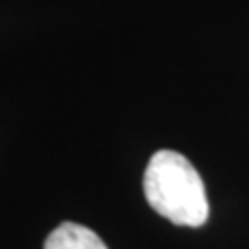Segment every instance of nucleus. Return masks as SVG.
<instances>
[{
	"instance_id": "nucleus-2",
	"label": "nucleus",
	"mask_w": 249,
	"mask_h": 249,
	"mask_svg": "<svg viewBox=\"0 0 249 249\" xmlns=\"http://www.w3.org/2000/svg\"><path fill=\"white\" fill-rule=\"evenodd\" d=\"M44 249H108L91 229L77 222H62L44 243Z\"/></svg>"
},
{
	"instance_id": "nucleus-1",
	"label": "nucleus",
	"mask_w": 249,
	"mask_h": 249,
	"mask_svg": "<svg viewBox=\"0 0 249 249\" xmlns=\"http://www.w3.org/2000/svg\"><path fill=\"white\" fill-rule=\"evenodd\" d=\"M143 193L154 212L177 227H204L210 216L206 187L199 173L183 154L156 152L143 175Z\"/></svg>"
}]
</instances>
